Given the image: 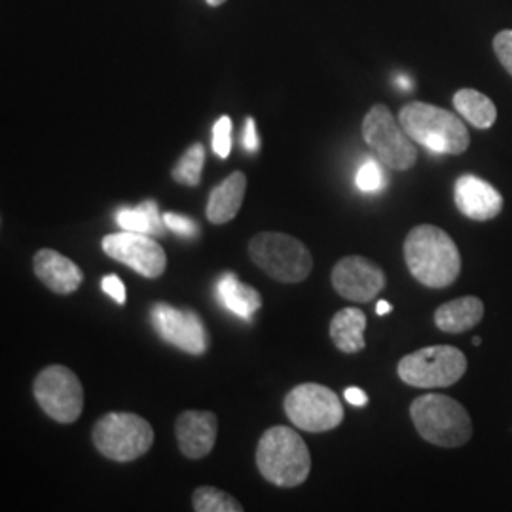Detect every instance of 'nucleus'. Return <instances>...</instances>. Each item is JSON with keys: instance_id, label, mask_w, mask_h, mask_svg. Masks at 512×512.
Returning <instances> with one entry per match:
<instances>
[{"instance_id": "3", "label": "nucleus", "mask_w": 512, "mask_h": 512, "mask_svg": "<svg viewBox=\"0 0 512 512\" xmlns=\"http://www.w3.org/2000/svg\"><path fill=\"white\" fill-rule=\"evenodd\" d=\"M399 122L408 137L435 154L459 156L471 145L465 122L450 110L412 101L399 112Z\"/></svg>"}, {"instance_id": "34", "label": "nucleus", "mask_w": 512, "mask_h": 512, "mask_svg": "<svg viewBox=\"0 0 512 512\" xmlns=\"http://www.w3.org/2000/svg\"><path fill=\"white\" fill-rule=\"evenodd\" d=\"M482 344V340L476 336V338H473V346H480Z\"/></svg>"}, {"instance_id": "19", "label": "nucleus", "mask_w": 512, "mask_h": 512, "mask_svg": "<svg viewBox=\"0 0 512 512\" xmlns=\"http://www.w3.org/2000/svg\"><path fill=\"white\" fill-rule=\"evenodd\" d=\"M217 296L219 302L228 311L238 315L243 321H253L256 311L262 308V296L260 293L241 283L238 275L224 274L217 283Z\"/></svg>"}, {"instance_id": "33", "label": "nucleus", "mask_w": 512, "mask_h": 512, "mask_svg": "<svg viewBox=\"0 0 512 512\" xmlns=\"http://www.w3.org/2000/svg\"><path fill=\"white\" fill-rule=\"evenodd\" d=\"M226 0H207V4H211V6H220V4H224Z\"/></svg>"}, {"instance_id": "5", "label": "nucleus", "mask_w": 512, "mask_h": 512, "mask_svg": "<svg viewBox=\"0 0 512 512\" xmlns=\"http://www.w3.org/2000/svg\"><path fill=\"white\" fill-rule=\"evenodd\" d=\"M249 256L264 274L281 283H302L313 270L310 249L283 232L256 234L249 243Z\"/></svg>"}, {"instance_id": "27", "label": "nucleus", "mask_w": 512, "mask_h": 512, "mask_svg": "<svg viewBox=\"0 0 512 512\" xmlns=\"http://www.w3.org/2000/svg\"><path fill=\"white\" fill-rule=\"evenodd\" d=\"M494 52L505 71L512 76V31L505 29L494 38Z\"/></svg>"}, {"instance_id": "4", "label": "nucleus", "mask_w": 512, "mask_h": 512, "mask_svg": "<svg viewBox=\"0 0 512 512\" xmlns=\"http://www.w3.org/2000/svg\"><path fill=\"white\" fill-rule=\"evenodd\" d=\"M410 418L423 440L440 448H459L473 437V421L463 404L446 395H421L410 404Z\"/></svg>"}, {"instance_id": "8", "label": "nucleus", "mask_w": 512, "mask_h": 512, "mask_svg": "<svg viewBox=\"0 0 512 512\" xmlns=\"http://www.w3.org/2000/svg\"><path fill=\"white\" fill-rule=\"evenodd\" d=\"M363 139L380 164L406 171L418 162V148L385 105H374L363 120Z\"/></svg>"}, {"instance_id": "21", "label": "nucleus", "mask_w": 512, "mask_h": 512, "mask_svg": "<svg viewBox=\"0 0 512 512\" xmlns=\"http://www.w3.org/2000/svg\"><path fill=\"white\" fill-rule=\"evenodd\" d=\"M454 107L459 112V116H463L471 126L478 129L492 128L497 120V109H495L494 101L484 95V93L476 92L471 88H463L454 95Z\"/></svg>"}, {"instance_id": "26", "label": "nucleus", "mask_w": 512, "mask_h": 512, "mask_svg": "<svg viewBox=\"0 0 512 512\" xmlns=\"http://www.w3.org/2000/svg\"><path fill=\"white\" fill-rule=\"evenodd\" d=\"M213 150L215 154L226 160L232 150V120L228 116H222L217 120L213 128Z\"/></svg>"}, {"instance_id": "28", "label": "nucleus", "mask_w": 512, "mask_h": 512, "mask_svg": "<svg viewBox=\"0 0 512 512\" xmlns=\"http://www.w3.org/2000/svg\"><path fill=\"white\" fill-rule=\"evenodd\" d=\"M165 226L179 234V236H186V238H192L198 234V224L184 215H175V213H165L164 215Z\"/></svg>"}, {"instance_id": "29", "label": "nucleus", "mask_w": 512, "mask_h": 512, "mask_svg": "<svg viewBox=\"0 0 512 512\" xmlns=\"http://www.w3.org/2000/svg\"><path fill=\"white\" fill-rule=\"evenodd\" d=\"M103 291L109 294L110 298L118 304H126V287L118 275L110 274L103 277L101 281Z\"/></svg>"}, {"instance_id": "14", "label": "nucleus", "mask_w": 512, "mask_h": 512, "mask_svg": "<svg viewBox=\"0 0 512 512\" xmlns=\"http://www.w3.org/2000/svg\"><path fill=\"white\" fill-rule=\"evenodd\" d=\"M454 202L467 219L486 222L503 211L501 192L475 175H461L454 186Z\"/></svg>"}, {"instance_id": "16", "label": "nucleus", "mask_w": 512, "mask_h": 512, "mask_svg": "<svg viewBox=\"0 0 512 512\" xmlns=\"http://www.w3.org/2000/svg\"><path fill=\"white\" fill-rule=\"evenodd\" d=\"M33 270L38 279L57 294H71L82 285L84 274L71 258L54 249H40L33 258Z\"/></svg>"}, {"instance_id": "9", "label": "nucleus", "mask_w": 512, "mask_h": 512, "mask_svg": "<svg viewBox=\"0 0 512 512\" xmlns=\"http://www.w3.org/2000/svg\"><path fill=\"white\" fill-rule=\"evenodd\" d=\"M283 406L294 427L308 433H327L344 421L340 397L321 384L296 385L287 393Z\"/></svg>"}, {"instance_id": "32", "label": "nucleus", "mask_w": 512, "mask_h": 512, "mask_svg": "<svg viewBox=\"0 0 512 512\" xmlns=\"http://www.w3.org/2000/svg\"><path fill=\"white\" fill-rule=\"evenodd\" d=\"M391 310H393V306H391L389 302H385V300H380V302H378V306H376V313H378V315L391 313Z\"/></svg>"}, {"instance_id": "10", "label": "nucleus", "mask_w": 512, "mask_h": 512, "mask_svg": "<svg viewBox=\"0 0 512 512\" xmlns=\"http://www.w3.org/2000/svg\"><path fill=\"white\" fill-rule=\"evenodd\" d=\"M38 406L57 423H73L84 410V389L71 368H44L33 385Z\"/></svg>"}, {"instance_id": "17", "label": "nucleus", "mask_w": 512, "mask_h": 512, "mask_svg": "<svg viewBox=\"0 0 512 512\" xmlns=\"http://www.w3.org/2000/svg\"><path fill=\"white\" fill-rule=\"evenodd\" d=\"M247 190V177L241 171H234L211 192L205 217L211 224H226L236 219Z\"/></svg>"}, {"instance_id": "31", "label": "nucleus", "mask_w": 512, "mask_h": 512, "mask_svg": "<svg viewBox=\"0 0 512 512\" xmlns=\"http://www.w3.org/2000/svg\"><path fill=\"white\" fill-rule=\"evenodd\" d=\"M344 399L353 406H365L368 403V397H366L365 391L359 389V387H348L346 393H344Z\"/></svg>"}, {"instance_id": "25", "label": "nucleus", "mask_w": 512, "mask_h": 512, "mask_svg": "<svg viewBox=\"0 0 512 512\" xmlns=\"http://www.w3.org/2000/svg\"><path fill=\"white\" fill-rule=\"evenodd\" d=\"M355 183H357V188L363 190V192H378V190H382L385 184V177L380 164L376 160H365L363 165L359 167V171H357Z\"/></svg>"}, {"instance_id": "13", "label": "nucleus", "mask_w": 512, "mask_h": 512, "mask_svg": "<svg viewBox=\"0 0 512 512\" xmlns=\"http://www.w3.org/2000/svg\"><path fill=\"white\" fill-rule=\"evenodd\" d=\"M332 287L342 298L366 304L385 289L384 270L365 256H346L332 268Z\"/></svg>"}, {"instance_id": "22", "label": "nucleus", "mask_w": 512, "mask_h": 512, "mask_svg": "<svg viewBox=\"0 0 512 512\" xmlns=\"http://www.w3.org/2000/svg\"><path fill=\"white\" fill-rule=\"evenodd\" d=\"M116 222L122 230L128 232H137V234H147V236H162L165 226L164 217H160L156 203H141L135 209H118L116 211Z\"/></svg>"}, {"instance_id": "30", "label": "nucleus", "mask_w": 512, "mask_h": 512, "mask_svg": "<svg viewBox=\"0 0 512 512\" xmlns=\"http://www.w3.org/2000/svg\"><path fill=\"white\" fill-rule=\"evenodd\" d=\"M243 145L249 152H256L258 150V137H256L255 120L247 118L245 124V135H243Z\"/></svg>"}, {"instance_id": "23", "label": "nucleus", "mask_w": 512, "mask_h": 512, "mask_svg": "<svg viewBox=\"0 0 512 512\" xmlns=\"http://www.w3.org/2000/svg\"><path fill=\"white\" fill-rule=\"evenodd\" d=\"M192 507L196 512H241L238 499L213 486H202L192 495Z\"/></svg>"}, {"instance_id": "6", "label": "nucleus", "mask_w": 512, "mask_h": 512, "mask_svg": "<svg viewBox=\"0 0 512 512\" xmlns=\"http://www.w3.org/2000/svg\"><path fill=\"white\" fill-rule=\"evenodd\" d=\"M93 444L105 458L128 463L145 456L154 444V429L131 412H110L93 425Z\"/></svg>"}, {"instance_id": "15", "label": "nucleus", "mask_w": 512, "mask_h": 512, "mask_svg": "<svg viewBox=\"0 0 512 512\" xmlns=\"http://www.w3.org/2000/svg\"><path fill=\"white\" fill-rule=\"evenodd\" d=\"M175 435L183 456L202 459L211 454L219 435V420L213 412L186 410L175 423Z\"/></svg>"}, {"instance_id": "7", "label": "nucleus", "mask_w": 512, "mask_h": 512, "mask_svg": "<svg viewBox=\"0 0 512 512\" xmlns=\"http://www.w3.org/2000/svg\"><path fill=\"white\" fill-rule=\"evenodd\" d=\"M467 372V357L454 346H429L404 355L397 366L403 384L437 389L458 384Z\"/></svg>"}, {"instance_id": "18", "label": "nucleus", "mask_w": 512, "mask_h": 512, "mask_svg": "<svg viewBox=\"0 0 512 512\" xmlns=\"http://www.w3.org/2000/svg\"><path fill=\"white\" fill-rule=\"evenodd\" d=\"M484 317V302L478 296H461L442 304L435 311L437 329L448 334H463L475 329Z\"/></svg>"}, {"instance_id": "20", "label": "nucleus", "mask_w": 512, "mask_h": 512, "mask_svg": "<svg viewBox=\"0 0 512 512\" xmlns=\"http://www.w3.org/2000/svg\"><path fill=\"white\" fill-rule=\"evenodd\" d=\"M366 315L359 308H344L330 321V338L342 353H359L366 346Z\"/></svg>"}, {"instance_id": "12", "label": "nucleus", "mask_w": 512, "mask_h": 512, "mask_svg": "<svg viewBox=\"0 0 512 512\" xmlns=\"http://www.w3.org/2000/svg\"><path fill=\"white\" fill-rule=\"evenodd\" d=\"M103 251L120 264H126L133 272L148 279H156L164 274L167 266L165 251L147 234L118 232L109 234L101 241Z\"/></svg>"}, {"instance_id": "1", "label": "nucleus", "mask_w": 512, "mask_h": 512, "mask_svg": "<svg viewBox=\"0 0 512 512\" xmlns=\"http://www.w3.org/2000/svg\"><path fill=\"white\" fill-rule=\"evenodd\" d=\"M408 272L427 289H446L461 274V253L456 241L439 226L420 224L404 239Z\"/></svg>"}, {"instance_id": "2", "label": "nucleus", "mask_w": 512, "mask_h": 512, "mask_svg": "<svg viewBox=\"0 0 512 512\" xmlns=\"http://www.w3.org/2000/svg\"><path fill=\"white\" fill-rule=\"evenodd\" d=\"M256 467L279 488H296L310 476L311 456L304 439L285 425L270 427L258 442Z\"/></svg>"}, {"instance_id": "24", "label": "nucleus", "mask_w": 512, "mask_h": 512, "mask_svg": "<svg viewBox=\"0 0 512 512\" xmlns=\"http://www.w3.org/2000/svg\"><path fill=\"white\" fill-rule=\"evenodd\" d=\"M203 164H205V148L200 143L192 145L184 152L179 164L173 167V179L184 186H198L202 181Z\"/></svg>"}, {"instance_id": "11", "label": "nucleus", "mask_w": 512, "mask_h": 512, "mask_svg": "<svg viewBox=\"0 0 512 512\" xmlns=\"http://www.w3.org/2000/svg\"><path fill=\"white\" fill-rule=\"evenodd\" d=\"M150 321L164 342L184 353L202 355L209 348V334L196 311L181 310L160 302L152 306Z\"/></svg>"}]
</instances>
